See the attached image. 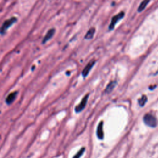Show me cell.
<instances>
[{
	"label": "cell",
	"instance_id": "1",
	"mask_svg": "<svg viewBox=\"0 0 158 158\" xmlns=\"http://www.w3.org/2000/svg\"><path fill=\"white\" fill-rule=\"evenodd\" d=\"M17 21V18L15 17H12L10 19H7L4 22L1 27H0V33L3 35L8 30V28L12 25Z\"/></svg>",
	"mask_w": 158,
	"mask_h": 158
},
{
	"label": "cell",
	"instance_id": "2",
	"mask_svg": "<svg viewBox=\"0 0 158 158\" xmlns=\"http://www.w3.org/2000/svg\"><path fill=\"white\" fill-rule=\"evenodd\" d=\"M143 119H144V123L147 125H148L151 127H155L157 125V118H156V117H154L151 114L148 113V114H145Z\"/></svg>",
	"mask_w": 158,
	"mask_h": 158
},
{
	"label": "cell",
	"instance_id": "3",
	"mask_svg": "<svg viewBox=\"0 0 158 158\" xmlns=\"http://www.w3.org/2000/svg\"><path fill=\"white\" fill-rule=\"evenodd\" d=\"M125 15V13L124 12L122 11V12H120L118 14H117V15H114L112 19H111V21H110V23L109 25V30H112L114 28H115V26L116 25V23L120 21L123 18Z\"/></svg>",
	"mask_w": 158,
	"mask_h": 158
},
{
	"label": "cell",
	"instance_id": "4",
	"mask_svg": "<svg viewBox=\"0 0 158 158\" xmlns=\"http://www.w3.org/2000/svg\"><path fill=\"white\" fill-rule=\"evenodd\" d=\"M88 99V94L85 95V96L83 98V99H82L81 101L80 102V103L78 105H77V106H76L75 109V111H76L77 112H81V111L85 107L86 104V103H87Z\"/></svg>",
	"mask_w": 158,
	"mask_h": 158
},
{
	"label": "cell",
	"instance_id": "5",
	"mask_svg": "<svg viewBox=\"0 0 158 158\" xmlns=\"http://www.w3.org/2000/svg\"><path fill=\"white\" fill-rule=\"evenodd\" d=\"M94 64H95V60H91L90 62H89L88 63V64L85 66V67L84 68V69L83 70V72H82V75L84 77H85L86 76L88 75V74L89 73V71L91 70V69H92V67H93Z\"/></svg>",
	"mask_w": 158,
	"mask_h": 158
},
{
	"label": "cell",
	"instance_id": "6",
	"mask_svg": "<svg viewBox=\"0 0 158 158\" xmlns=\"http://www.w3.org/2000/svg\"><path fill=\"white\" fill-rule=\"evenodd\" d=\"M17 95V91H13V92L10 93V94H9L7 95V98H6V102L7 104H11L15 99Z\"/></svg>",
	"mask_w": 158,
	"mask_h": 158
},
{
	"label": "cell",
	"instance_id": "7",
	"mask_svg": "<svg viewBox=\"0 0 158 158\" xmlns=\"http://www.w3.org/2000/svg\"><path fill=\"white\" fill-rule=\"evenodd\" d=\"M97 136L99 139H102L104 137V131H103V122H101L98 127H97V131H96Z\"/></svg>",
	"mask_w": 158,
	"mask_h": 158
},
{
	"label": "cell",
	"instance_id": "8",
	"mask_svg": "<svg viewBox=\"0 0 158 158\" xmlns=\"http://www.w3.org/2000/svg\"><path fill=\"white\" fill-rule=\"evenodd\" d=\"M54 33H55L54 28H51L50 30H49L43 40V43H44L47 42L48 41H49L53 36V35H54Z\"/></svg>",
	"mask_w": 158,
	"mask_h": 158
},
{
	"label": "cell",
	"instance_id": "9",
	"mask_svg": "<svg viewBox=\"0 0 158 158\" xmlns=\"http://www.w3.org/2000/svg\"><path fill=\"white\" fill-rule=\"evenodd\" d=\"M95 28L94 27H91L90 28L88 31L86 32L85 36V38L86 40H91L93 38L94 33H95Z\"/></svg>",
	"mask_w": 158,
	"mask_h": 158
},
{
	"label": "cell",
	"instance_id": "10",
	"mask_svg": "<svg viewBox=\"0 0 158 158\" xmlns=\"http://www.w3.org/2000/svg\"><path fill=\"white\" fill-rule=\"evenodd\" d=\"M150 0H143L141 1V2L140 3L138 8V11L139 12H142L147 6V5L148 4V3L149 2Z\"/></svg>",
	"mask_w": 158,
	"mask_h": 158
},
{
	"label": "cell",
	"instance_id": "11",
	"mask_svg": "<svg viewBox=\"0 0 158 158\" xmlns=\"http://www.w3.org/2000/svg\"><path fill=\"white\" fill-rule=\"evenodd\" d=\"M146 101H147V97H146V96L143 95V96H142L141 97L140 99H139V100H138V103H139V104L140 106L143 107V106H144V104H146Z\"/></svg>",
	"mask_w": 158,
	"mask_h": 158
},
{
	"label": "cell",
	"instance_id": "12",
	"mask_svg": "<svg viewBox=\"0 0 158 158\" xmlns=\"http://www.w3.org/2000/svg\"><path fill=\"white\" fill-rule=\"evenodd\" d=\"M115 84H116L115 81H111V82L107 85L106 91L107 93L110 92V91L114 89V88L115 87Z\"/></svg>",
	"mask_w": 158,
	"mask_h": 158
},
{
	"label": "cell",
	"instance_id": "13",
	"mask_svg": "<svg viewBox=\"0 0 158 158\" xmlns=\"http://www.w3.org/2000/svg\"><path fill=\"white\" fill-rule=\"evenodd\" d=\"M84 151H85V148H82L81 149H80L78 152L73 157V158H80L81 157V156L83 154V153L84 152Z\"/></svg>",
	"mask_w": 158,
	"mask_h": 158
}]
</instances>
